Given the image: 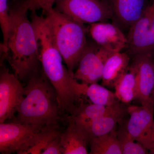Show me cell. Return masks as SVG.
I'll return each instance as SVG.
<instances>
[{"mask_svg": "<svg viewBox=\"0 0 154 154\" xmlns=\"http://www.w3.org/2000/svg\"><path fill=\"white\" fill-rule=\"evenodd\" d=\"M27 13L17 3L10 8L11 30L6 44L1 46L3 57L20 81H28L42 71L36 33Z\"/></svg>", "mask_w": 154, "mask_h": 154, "instance_id": "6da1fadb", "label": "cell"}, {"mask_svg": "<svg viewBox=\"0 0 154 154\" xmlns=\"http://www.w3.org/2000/svg\"><path fill=\"white\" fill-rule=\"evenodd\" d=\"M61 111L55 90L42 70L28 80L14 122L39 132L57 129Z\"/></svg>", "mask_w": 154, "mask_h": 154, "instance_id": "7a4b0ae2", "label": "cell"}, {"mask_svg": "<svg viewBox=\"0 0 154 154\" xmlns=\"http://www.w3.org/2000/svg\"><path fill=\"white\" fill-rule=\"evenodd\" d=\"M46 19L52 39L72 73L88 43L84 24L77 22L54 8L47 12Z\"/></svg>", "mask_w": 154, "mask_h": 154, "instance_id": "3957f363", "label": "cell"}, {"mask_svg": "<svg viewBox=\"0 0 154 154\" xmlns=\"http://www.w3.org/2000/svg\"><path fill=\"white\" fill-rule=\"evenodd\" d=\"M54 9L82 24L106 22L111 19L102 0H56Z\"/></svg>", "mask_w": 154, "mask_h": 154, "instance_id": "277c9868", "label": "cell"}, {"mask_svg": "<svg viewBox=\"0 0 154 154\" xmlns=\"http://www.w3.org/2000/svg\"><path fill=\"white\" fill-rule=\"evenodd\" d=\"M127 47L130 54L154 51V0L128 30Z\"/></svg>", "mask_w": 154, "mask_h": 154, "instance_id": "5b68a950", "label": "cell"}, {"mask_svg": "<svg viewBox=\"0 0 154 154\" xmlns=\"http://www.w3.org/2000/svg\"><path fill=\"white\" fill-rule=\"evenodd\" d=\"M127 112L130 116L125 125L128 131L149 150L154 138V104L130 105Z\"/></svg>", "mask_w": 154, "mask_h": 154, "instance_id": "8992f818", "label": "cell"}, {"mask_svg": "<svg viewBox=\"0 0 154 154\" xmlns=\"http://www.w3.org/2000/svg\"><path fill=\"white\" fill-rule=\"evenodd\" d=\"M25 96V87L15 74L3 67L0 73V123L13 118Z\"/></svg>", "mask_w": 154, "mask_h": 154, "instance_id": "52a82bcc", "label": "cell"}, {"mask_svg": "<svg viewBox=\"0 0 154 154\" xmlns=\"http://www.w3.org/2000/svg\"><path fill=\"white\" fill-rule=\"evenodd\" d=\"M113 53L97 44H88L80 58L75 78L87 85L97 83L102 79L105 62Z\"/></svg>", "mask_w": 154, "mask_h": 154, "instance_id": "ba28073f", "label": "cell"}, {"mask_svg": "<svg viewBox=\"0 0 154 154\" xmlns=\"http://www.w3.org/2000/svg\"><path fill=\"white\" fill-rule=\"evenodd\" d=\"M39 132L31 127L15 122L0 123V152L22 154Z\"/></svg>", "mask_w": 154, "mask_h": 154, "instance_id": "9c48e42d", "label": "cell"}, {"mask_svg": "<svg viewBox=\"0 0 154 154\" xmlns=\"http://www.w3.org/2000/svg\"><path fill=\"white\" fill-rule=\"evenodd\" d=\"M154 51L133 56L131 65L136 74L137 95L135 99L141 105L154 104L152 99L154 89Z\"/></svg>", "mask_w": 154, "mask_h": 154, "instance_id": "30bf717a", "label": "cell"}, {"mask_svg": "<svg viewBox=\"0 0 154 154\" xmlns=\"http://www.w3.org/2000/svg\"><path fill=\"white\" fill-rule=\"evenodd\" d=\"M111 14L112 23L122 30H129L140 18L150 0H102Z\"/></svg>", "mask_w": 154, "mask_h": 154, "instance_id": "8fae6325", "label": "cell"}, {"mask_svg": "<svg viewBox=\"0 0 154 154\" xmlns=\"http://www.w3.org/2000/svg\"><path fill=\"white\" fill-rule=\"evenodd\" d=\"M89 32L96 44L111 52H120L127 46V38L123 31L113 23H93L90 25Z\"/></svg>", "mask_w": 154, "mask_h": 154, "instance_id": "7c38bea8", "label": "cell"}, {"mask_svg": "<svg viewBox=\"0 0 154 154\" xmlns=\"http://www.w3.org/2000/svg\"><path fill=\"white\" fill-rule=\"evenodd\" d=\"M67 121L68 126L61 134L63 154H88L87 146L91 138L87 131L71 120Z\"/></svg>", "mask_w": 154, "mask_h": 154, "instance_id": "4fadbf2b", "label": "cell"}, {"mask_svg": "<svg viewBox=\"0 0 154 154\" xmlns=\"http://www.w3.org/2000/svg\"><path fill=\"white\" fill-rule=\"evenodd\" d=\"M125 112L127 108H125L119 103L108 113L83 127L87 131L90 138L107 134L116 129L118 123L120 124Z\"/></svg>", "mask_w": 154, "mask_h": 154, "instance_id": "5bb4252c", "label": "cell"}, {"mask_svg": "<svg viewBox=\"0 0 154 154\" xmlns=\"http://www.w3.org/2000/svg\"><path fill=\"white\" fill-rule=\"evenodd\" d=\"M130 57L126 52H116L105 62L102 76V85L113 87L114 83L129 66Z\"/></svg>", "mask_w": 154, "mask_h": 154, "instance_id": "9a60e30c", "label": "cell"}, {"mask_svg": "<svg viewBox=\"0 0 154 154\" xmlns=\"http://www.w3.org/2000/svg\"><path fill=\"white\" fill-rule=\"evenodd\" d=\"M113 88L119 102L127 104L136 99L137 90L136 74L131 65L116 80Z\"/></svg>", "mask_w": 154, "mask_h": 154, "instance_id": "2e32d148", "label": "cell"}, {"mask_svg": "<svg viewBox=\"0 0 154 154\" xmlns=\"http://www.w3.org/2000/svg\"><path fill=\"white\" fill-rule=\"evenodd\" d=\"M116 105L106 107L93 103L91 105L82 103L79 106H76L67 119L71 120L83 127H86L95 119L108 113Z\"/></svg>", "mask_w": 154, "mask_h": 154, "instance_id": "e0dca14e", "label": "cell"}, {"mask_svg": "<svg viewBox=\"0 0 154 154\" xmlns=\"http://www.w3.org/2000/svg\"><path fill=\"white\" fill-rule=\"evenodd\" d=\"M91 154H122L116 128L107 134L91 137Z\"/></svg>", "mask_w": 154, "mask_h": 154, "instance_id": "ac0fdd59", "label": "cell"}, {"mask_svg": "<svg viewBox=\"0 0 154 154\" xmlns=\"http://www.w3.org/2000/svg\"><path fill=\"white\" fill-rule=\"evenodd\" d=\"M83 95L88 97L92 103L96 105L111 107L119 104L115 93L97 83L91 85L85 84Z\"/></svg>", "mask_w": 154, "mask_h": 154, "instance_id": "d6986e66", "label": "cell"}, {"mask_svg": "<svg viewBox=\"0 0 154 154\" xmlns=\"http://www.w3.org/2000/svg\"><path fill=\"white\" fill-rule=\"evenodd\" d=\"M117 138L122 154H147L149 151L144 146L135 140L128 131L126 126L117 131Z\"/></svg>", "mask_w": 154, "mask_h": 154, "instance_id": "ffe728a7", "label": "cell"}, {"mask_svg": "<svg viewBox=\"0 0 154 154\" xmlns=\"http://www.w3.org/2000/svg\"><path fill=\"white\" fill-rule=\"evenodd\" d=\"M61 133L57 129L38 133L30 146L22 154H42L50 143Z\"/></svg>", "mask_w": 154, "mask_h": 154, "instance_id": "44dd1931", "label": "cell"}, {"mask_svg": "<svg viewBox=\"0 0 154 154\" xmlns=\"http://www.w3.org/2000/svg\"><path fill=\"white\" fill-rule=\"evenodd\" d=\"M11 18L10 8L8 0H0V25L2 32L3 43L6 44L11 29Z\"/></svg>", "mask_w": 154, "mask_h": 154, "instance_id": "7402d4cb", "label": "cell"}, {"mask_svg": "<svg viewBox=\"0 0 154 154\" xmlns=\"http://www.w3.org/2000/svg\"><path fill=\"white\" fill-rule=\"evenodd\" d=\"M56 0H23L18 2L19 5L21 8L31 12L42 9L45 12L51 10Z\"/></svg>", "mask_w": 154, "mask_h": 154, "instance_id": "603a6c76", "label": "cell"}, {"mask_svg": "<svg viewBox=\"0 0 154 154\" xmlns=\"http://www.w3.org/2000/svg\"><path fill=\"white\" fill-rule=\"evenodd\" d=\"M61 134L59 135L48 145L42 152V154H63V149L60 142Z\"/></svg>", "mask_w": 154, "mask_h": 154, "instance_id": "cb8c5ba5", "label": "cell"}, {"mask_svg": "<svg viewBox=\"0 0 154 154\" xmlns=\"http://www.w3.org/2000/svg\"><path fill=\"white\" fill-rule=\"evenodd\" d=\"M149 151L150 154H154V138Z\"/></svg>", "mask_w": 154, "mask_h": 154, "instance_id": "d4e9b609", "label": "cell"}, {"mask_svg": "<svg viewBox=\"0 0 154 154\" xmlns=\"http://www.w3.org/2000/svg\"><path fill=\"white\" fill-rule=\"evenodd\" d=\"M152 99L153 102H154V91H153L152 94Z\"/></svg>", "mask_w": 154, "mask_h": 154, "instance_id": "484cf974", "label": "cell"}]
</instances>
